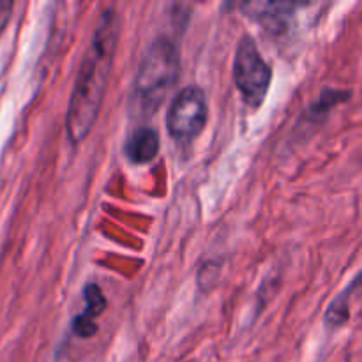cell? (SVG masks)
<instances>
[{
  "label": "cell",
  "mask_w": 362,
  "mask_h": 362,
  "mask_svg": "<svg viewBox=\"0 0 362 362\" xmlns=\"http://www.w3.org/2000/svg\"><path fill=\"white\" fill-rule=\"evenodd\" d=\"M119 39V16L113 9L103 11L94 35L81 59L66 115L67 136L80 144L90 133L108 85Z\"/></svg>",
  "instance_id": "1"
},
{
  "label": "cell",
  "mask_w": 362,
  "mask_h": 362,
  "mask_svg": "<svg viewBox=\"0 0 362 362\" xmlns=\"http://www.w3.org/2000/svg\"><path fill=\"white\" fill-rule=\"evenodd\" d=\"M179 78V52L166 37H159L148 46L138 66L133 98L138 108L154 113Z\"/></svg>",
  "instance_id": "2"
},
{
  "label": "cell",
  "mask_w": 362,
  "mask_h": 362,
  "mask_svg": "<svg viewBox=\"0 0 362 362\" xmlns=\"http://www.w3.org/2000/svg\"><path fill=\"white\" fill-rule=\"evenodd\" d=\"M233 80L244 101L258 108L267 98L272 81L271 66L264 60L257 42L251 37L240 39L233 60Z\"/></svg>",
  "instance_id": "3"
},
{
  "label": "cell",
  "mask_w": 362,
  "mask_h": 362,
  "mask_svg": "<svg viewBox=\"0 0 362 362\" xmlns=\"http://www.w3.org/2000/svg\"><path fill=\"white\" fill-rule=\"evenodd\" d=\"M207 122V99L200 87H186L173 98L166 113V127L172 138L189 144L204 131Z\"/></svg>",
  "instance_id": "4"
},
{
  "label": "cell",
  "mask_w": 362,
  "mask_h": 362,
  "mask_svg": "<svg viewBox=\"0 0 362 362\" xmlns=\"http://www.w3.org/2000/svg\"><path fill=\"white\" fill-rule=\"evenodd\" d=\"M85 297V310L83 313L74 317L73 320V331L74 334L80 338H92L98 332V325H95V318L101 317L103 311L106 308V299L103 296L101 288L94 283L85 286L83 290Z\"/></svg>",
  "instance_id": "5"
},
{
  "label": "cell",
  "mask_w": 362,
  "mask_h": 362,
  "mask_svg": "<svg viewBox=\"0 0 362 362\" xmlns=\"http://www.w3.org/2000/svg\"><path fill=\"white\" fill-rule=\"evenodd\" d=\"M297 7L299 6H293V4L286 2H247L243 4L240 9L244 11L246 16L253 18L258 23L278 32L283 30V27H285L286 21L290 20V16H292Z\"/></svg>",
  "instance_id": "6"
},
{
  "label": "cell",
  "mask_w": 362,
  "mask_h": 362,
  "mask_svg": "<svg viewBox=\"0 0 362 362\" xmlns=\"http://www.w3.org/2000/svg\"><path fill=\"white\" fill-rule=\"evenodd\" d=\"M159 152V134L154 127H138L126 144V154L133 163L144 165L152 161Z\"/></svg>",
  "instance_id": "7"
},
{
  "label": "cell",
  "mask_w": 362,
  "mask_h": 362,
  "mask_svg": "<svg viewBox=\"0 0 362 362\" xmlns=\"http://www.w3.org/2000/svg\"><path fill=\"white\" fill-rule=\"evenodd\" d=\"M350 297V293H349ZM349 297H346V292L343 296H339L338 299H334V303L329 306L327 315H325V322L332 327H339L341 324H345L349 320Z\"/></svg>",
  "instance_id": "8"
},
{
  "label": "cell",
  "mask_w": 362,
  "mask_h": 362,
  "mask_svg": "<svg viewBox=\"0 0 362 362\" xmlns=\"http://www.w3.org/2000/svg\"><path fill=\"white\" fill-rule=\"evenodd\" d=\"M2 7H4V4H0V9H2ZM9 9H11V7H9ZM9 9H6L4 13H0V18H2V14H7V11H9Z\"/></svg>",
  "instance_id": "9"
}]
</instances>
